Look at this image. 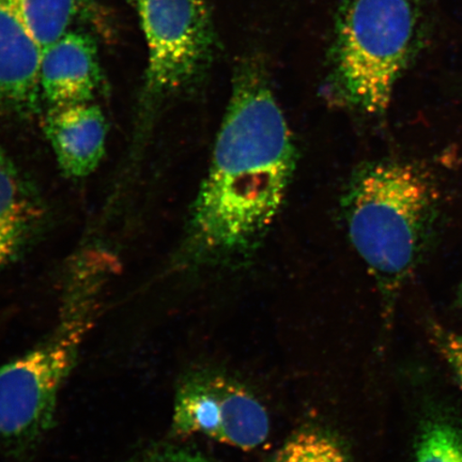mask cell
Listing matches in <instances>:
<instances>
[{
	"mask_svg": "<svg viewBox=\"0 0 462 462\" xmlns=\"http://www.w3.org/2000/svg\"><path fill=\"white\" fill-rule=\"evenodd\" d=\"M291 129L262 60L236 68L209 171L190 211L180 265L233 267L264 239L296 169Z\"/></svg>",
	"mask_w": 462,
	"mask_h": 462,
	"instance_id": "1",
	"label": "cell"
},
{
	"mask_svg": "<svg viewBox=\"0 0 462 462\" xmlns=\"http://www.w3.org/2000/svg\"><path fill=\"white\" fill-rule=\"evenodd\" d=\"M344 209L351 244L378 286L389 330L398 299L435 242L440 190L420 164L379 161L356 173Z\"/></svg>",
	"mask_w": 462,
	"mask_h": 462,
	"instance_id": "2",
	"label": "cell"
},
{
	"mask_svg": "<svg viewBox=\"0 0 462 462\" xmlns=\"http://www.w3.org/2000/svg\"><path fill=\"white\" fill-rule=\"evenodd\" d=\"M104 271L79 267L67 281L53 328L0 366V452L26 458L53 427L58 402L100 310Z\"/></svg>",
	"mask_w": 462,
	"mask_h": 462,
	"instance_id": "3",
	"label": "cell"
},
{
	"mask_svg": "<svg viewBox=\"0 0 462 462\" xmlns=\"http://www.w3.org/2000/svg\"><path fill=\"white\" fill-rule=\"evenodd\" d=\"M427 0H339L323 85L328 99L383 115L429 39Z\"/></svg>",
	"mask_w": 462,
	"mask_h": 462,
	"instance_id": "4",
	"label": "cell"
},
{
	"mask_svg": "<svg viewBox=\"0 0 462 462\" xmlns=\"http://www.w3.org/2000/svg\"><path fill=\"white\" fill-rule=\"evenodd\" d=\"M148 50L144 100H163L198 83L215 57L207 0H130Z\"/></svg>",
	"mask_w": 462,
	"mask_h": 462,
	"instance_id": "5",
	"label": "cell"
},
{
	"mask_svg": "<svg viewBox=\"0 0 462 462\" xmlns=\"http://www.w3.org/2000/svg\"><path fill=\"white\" fill-rule=\"evenodd\" d=\"M171 432L178 438L202 436L242 450L267 441V409L231 375L213 368L184 374L173 401Z\"/></svg>",
	"mask_w": 462,
	"mask_h": 462,
	"instance_id": "6",
	"label": "cell"
},
{
	"mask_svg": "<svg viewBox=\"0 0 462 462\" xmlns=\"http://www.w3.org/2000/svg\"><path fill=\"white\" fill-rule=\"evenodd\" d=\"M42 57V46L0 0V119L31 118L40 111Z\"/></svg>",
	"mask_w": 462,
	"mask_h": 462,
	"instance_id": "7",
	"label": "cell"
},
{
	"mask_svg": "<svg viewBox=\"0 0 462 462\" xmlns=\"http://www.w3.org/2000/svg\"><path fill=\"white\" fill-rule=\"evenodd\" d=\"M103 84L95 39L71 31L42 51L40 89L51 106L94 102Z\"/></svg>",
	"mask_w": 462,
	"mask_h": 462,
	"instance_id": "8",
	"label": "cell"
},
{
	"mask_svg": "<svg viewBox=\"0 0 462 462\" xmlns=\"http://www.w3.org/2000/svg\"><path fill=\"white\" fill-rule=\"evenodd\" d=\"M63 175L88 177L106 154L107 125L101 108L94 102L51 106L43 125Z\"/></svg>",
	"mask_w": 462,
	"mask_h": 462,
	"instance_id": "9",
	"label": "cell"
},
{
	"mask_svg": "<svg viewBox=\"0 0 462 462\" xmlns=\"http://www.w3.org/2000/svg\"><path fill=\"white\" fill-rule=\"evenodd\" d=\"M43 216L42 200L36 189L0 147V269L24 251Z\"/></svg>",
	"mask_w": 462,
	"mask_h": 462,
	"instance_id": "10",
	"label": "cell"
},
{
	"mask_svg": "<svg viewBox=\"0 0 462 462\" xmlns=\"http://www.w3.org/2000/svg\"><path fill=\"white\" fill-rule=\"evenodd\" d=\"M42 51L85 17L90 0H5Z\"/></svg>",
	"mask_w": 462,
	"mask_h": 462,
	"instance_id": "11",
	"label": "cell"
},
{
	"mask_svg": "<svg viewBox=\"0 0 462 462\" xmlns=\"http://www.w3.org/2000/svg\"><path fill=\"white\" fill-rule=\"evenodd\" d=\"M413 462H462V421L446 410L427 413L415 439Z\"/></svg>",
	"mask_w": 462,
	"mask_h": 462,
	"instance_id": "12",
	"label": "cell"
},
{
	"mask_svg": "<svg viewBox=\"0 0 462 462\" xmlns=\"http://www.w3.org/2000/svg\"><path fill=\"white\" fill-rule=\"evenodd\" d=\"M270 462H352L339 439L319 429L300 430L282 444Z\"/></svg>",
	"mask_w": 462,
	"mask_h": 462,
	"instance_id": "13",
	"label": "cell"
},
{
	"mask_svg": "<svg viewBox=\"0 0 462 462\" xmlns=\"http://www.w3.org/2000/svg\"><path fill=\"white\" fill-rule=\"evenodd\" d=\"M429 330L432 344L447 361L462 388V334L436 321L430 322Z\"/></svg>",
	"mask_w": 462,
	"mask_h": 462,
	"instance_id": "14",
	"label": "cell"
},
{
	"mask_svg": "<svg viewBox=\"0 0 462 462\" xmlns=\"http://www.w3.org/2000/svg\"><path fill=\"white\" fill-rule=\"evenodd\" d=\"M125 462H217L199 450L171 443L155 444Z\"/></svg>",
	"mask_w": 462,
	"mask_h": 462,
	"instance_id": "15",
	"label": "cell"
},
{
	"mask_svg": "<svg viewBox=\"0 0 462 462\" xmlns=\"http://www.w3.org/2000/svg\"><path fill=\"white\" fill-rule=\"evenodd\" d=\"M456 303H457L458 309L462 310V282L458 288L457 297H456Z\"/></svg>",
	"mask_w": 462,
	"mask_h": 462,
	"instance_id": "16",
	"label": "cell"
}]
</instances>
